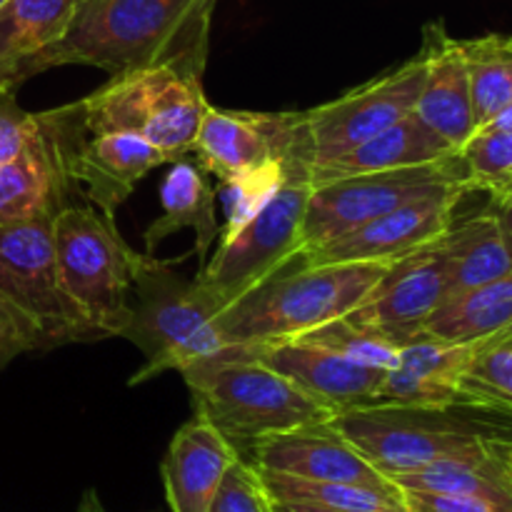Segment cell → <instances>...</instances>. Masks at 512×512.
<instances>
[{
  "label": "cell",
  "mask_w": 512,
  "mask_h": 512,
  "mask_svg": "<svg viewBox=\"0 0 512 512\" xmlns=\"http://www.w3.org/2000/svg\"><path fill=\"white\" fill-rule=\"evenodd\" d=\"M218 0H75L63 38L30 63L28 78L58 65L108 75L178 65L203 75Z\"/></svg>",
  "instance_id": "6da1fadb"
},
{
  "label": "cell",
  "mask_w": 512,
  "mask_h": 512,
  "mask_svg": "<svg viewBox=\"0 0 512 512\" xmlns=\"http://www.w3.org/2000/svg\"><path fill=\"white\" fill-rule=\"evenodd\" d=\"M390 265L385 260L305 263L298 255L230 303L215 323L228 345H258L305 335L368 303Z\"/></svg>",
  "instance_id": "7a4b0ae2"
},
{
  "label": "cell",
  "mask_w": 512,
  "mask_h": 512,
  "mask_svg": "<svg viewBox=\"0 0 512 512\" xmlns=\"http://www.w3.org/2000/svg\"><path fill=\"white\" fill-rule=\"evenodd\" d=\"M180 375L193 393L195 415L218 428L240 455L270 435L328 423L338 415L255 358L245 345H228Z\"/></svg>",
  "instance_id": "3957f363"
},
{
  "label": "cell",
  "mask_w": 512,
  "mask_h": 512,
  "mask_svg": "<svg viewBox=\"0 0 512 512\" xmlns=\"http://www.w3.org/2000/svg\"><path fill=\"white\" fill-rule=\"evenodd\" d=\"M70 105L85 133H135L168 163L193 153L210 108L203 75L178 65L110 75L108 83Z\"/></svg>",
  "instance_id": "277c9868"
},
{
  "label": "cell",
  "mask_w": 512,
  "mask_h": 512,
  "mask_svg": "<svg viewBox=\"0 0 512 512\" xmlns=\"http://www.w3.org/2000/svg\"><path fill=\"white\" fill-rule=\"evenodd\" d=\"M60 290L88 340L123 338L130 325L135 250L115 220L90 205H65L53 218Z\"/></svg>",
  "instance_id": "5b68a950"
},
{
  "label": "cell",
  "mask_w": 512,
  "mask_h": 512,
  "mask_svg": "<svg viewBox=\"0 0 512 512\" xmlns=\"http://www.w3.org/2000/svg\"><path fill=\"white\" fill-rule=\"evenodd\" d=\"M133 298V315L123 338L138 345L145 363L130 378V385L158 378L168 370L183 373L198 360L228 348L195 280H185L170 263L135 253Z\"/></svg>",
  "instance_id": "8992f818"
},
{
  "label": "cell",
  "mask_w": 512,
  "mask_h": 512,
  "mask_svg": "<svg viewBox=\"0 0 512 512\" xmlns=\"http://www.w3.org/2000/svg\"><path fill=\"white\" fill-rule=\"evenodd\" d=\"M450 410L363 405L335 415L330 423L385 478L453 458H475L503 445V435L448 418Z\"/></svg>",
  "instance_id": "52a82bcc"
},
{
  "label": "cell",
  "mask_w": 512,
  "mask_h": 512,
  "mask_svg": "<svg viewBox=\"0 0 512 512\" xmlns=\"http://www.w3.org/2000/svg\"><path fill=\"white\" fill-rule=\"evenodd\" d=\"M425 60L418 53L398 68L303 113H288V168L303 175L315 160L333 158L383 133L410 115L423 88ZM308 180V178H305Z\"/></svg>",
  "instance_id": "ba28073f"
},
{
  "label": "cell",
  "mask_w": 512,
  "mask_h": 512,
  "mask_svg": "<svg viewBox=\"0 0 512 512\" xmlns=\"http://www.w3.org/2000/svg\"><path fill=\"white\" fill-rule=\"evenodd\" d=\"M310 183L290 175L278 193L240 230L220 235L218 250L195 278V288L218 318L230 303L295 260L303 250Z\"/></svg>",
  "instance_id": "9c48e42d"
},
{
  "label": "cell",
  "mask_w": 512,
  "mask_h": 512,
  "mask_svg": "<svg viewBox=\"0 0 512 512\" xmlns=\"http://www.w3.org/2000/svg\"><path fill=\"white\" fill-rule=\"evenodd\" d=\"M0 303L33 330L40 350L88 340L60 290L53 220L0 225Z\"/></svg>",
  "instance_id": "30bf717a"
},
{
  "label": "cell",
  "mask_w": 512,
  "mask_h": 512,
  "mask_svg": "<svg viewBox=\"0 0 512 512\" xmlns=\"http://www.w3.org/2000/svg\"><path fill=\"white\" fill-rule=\"evenodd\" d=\"M455 178L465 180L458 153L453 158L438 160V163L310 185V198L303 218V250L330 243V240L370 223L378 215L398 208L423 190Z\"/></svg>",
  "instance_id": "8fae6325"
},
{
  "label": "cell",
  "mask_w": 512,
  "mask_h": 512,
  "mask_svg": "<svg viewBox=\"0 0 512 512\" xmlns=\"http://www.w3.org/2000/svg\"><path fill=\"white\" fill-rule=\"evenodd\" d=\"M50 118L58 130L70 188L108 220H115V210L150 170L168 163L160 150L135 133H85L73 105L50 110Z\"/></svg>",
  "instance_id": "7c38bea8"
},
{
  "label": "cell",
  "mask_w": 512,
  "mask_h": 512,
  "mask_svg": "<svg viewBox=\"0 0 512 512\" xmlns=\"http://www.w3.org/2000/svg\"><path fill=\"white\" fill-rule=\"evenodd\" d=\"M465 195H470V188L463 178L445 180L330 243L303 250L300 258L305 263H353V260L395 263L443 238Z\"/></svg>",
  "instance_id": "4fadbf2b"
},
{
  "label": "cell",
  "mask_w": 512,
  "mask_h": 512,
  "mask_svg": "<svg viewBox=\"0 0 512 512\" xmlns=\"http://www.w3.org/2000/svg\"><path fill=\"white\" fill-rule=\"evenodd\" d=\"M450 298L448 265L440 238L413 255L395 260L368 303L350 313L395 343H408L423 333V325Z\"/></svg>",
  "instance_id": "5bb4252c"
},
{
  "label": "cell",
  "mask_w": 512,
  "mask_h": 512,
  "mask_svg": "<svg viewBox=\"0 0 512 512\" xmlns=\"http://www.w3.org/2000/svg\"><path fill=\"white\" fill-rule=\"evenodd\" d=\"M240 458L263 473H280L323 483H360L388 488L395 485L330 423L303 425L250 445Z\"/></svg>",
  "instance_id": "9a60e30c"
},
{
  "label": "cell",
  "mask_w": 512,
  "mask_h": 512,
  "mask_svg": "<svg viewBox=\"0 0 512 512\" xmlns=\"http://www.w3.org/2000/svg\"><path fill=\"white\" fill-rule=\"evenodd\" d=\"M245 348L265 365L293 380L305 393L330 405L335 413L375 405V393L385 375L353 363L343 353L308 335L268 340V343L245 345Z\"/></svg>",
  "instance_id": "2e32d148"
},
{
  "label": "cell",
  "mask_w": 512,
  "mask_h": 512,
  "mask_svg": "<svg viewBox=\"0 0 512 512\" xmlns=\"http://www.w3.org/2000/svg\"><path fill=\"white\" fill-rule=\"evenodd\" d=\"M38 115L33 135L15 158L0 163V225L53 220L73 193L50 110Z\"/></svg>",
  "instance_id": "e0dca14e"
},
{
  "label": "cell",
  "mask_w": 512,
  "mask_h": 512,
  "mask_svg": "<svg viewBox=\"0 0 512 512\" xmlns=\"http://www.w3.org/2000/svg\"><path fill=\"white\" fill-rule=\"evenodd\" d=\"M193 150L200 168L218 180L235 178L270 160L288 163V113H248L210 105Z\"/></svg>",
  "instance_id": "ac0fdd59"
},
{
  "label": "cell",
  "mask_w": 512,
  "mask_h": 512,
  "mask_svg": "<svg viewBox=\"0 0 512 512\" xmlns=\"http://www.w3.org/2000/svg\"><path fill=\"white\" fill-rule=\"evenodd\" d=\"M420 55L425 60V75L413 113L455 150H460V145L475 133L463 40L453 38L443 20H433L423 28Z\"/></svg>",
  "instance_id": "d6986e66"
},
{
  "label": "cell",
  "mask_w": 512,
  "mask_h": 512,
  "mask_svg": "<svg viewBox=\"0 0 512 512\" xmlns=\"http://www.w3.org/2000/svg\"><path fill=\"white\" fill-rule=\"evenodd\" d=\"M475 343L418 335L400 348L398 368L380 380L375 405H400L420 410L460 408L458 383L473 355Z\"/></svg>",
  "instance_id": "ffe728a7"
},
{
  "label": "cell",
  "mask_w": 512,
  "mask_h": 512,
  "mask_svg": "<svg viewBox=\"0 0 512 512\" xmlns=\"http://www.w3.org/2000/svg\"><path fill=\"white\" fill-rule=\"evenodd\" d=\"M240 453L218 428L195 415L170 440L160 463L165 498L173 512H208Z\"/></svg>",
  "instance_id": "44dd1931"
},
{
  "label": "cell",
  "mask_w": 512,
  "mask_h": 512,
  "mask_svg": "<svg viewBox=\"0 0 512 512\" xmlns=\"http://www.w3.org/2000/svg\"><path fill=\"white\" fill-rule=\"evenodd\" d=\"M455 153L458 150L448 140L440 138L418 115L410 113L395 125L385 128L383 133L358 143L355 148L333 155V158L310 163L305 168V178L310 185H320L338 178H353V175L438 163V160L453 158Z\"/></svg>",
  "instance_id": "7402d4cb"
},
{
  "label": "cell",
  "mask_w": 512,
  "mask_h": 512,
  "mask_svg": "<svg viewBox=\"0 0 512 512\" xmlns=\"http://www.w3.org/2000/svg\"><path fill=\"white\" fill-rule=\"evenodd\" d=\"M173 168L160 185L163 215L145 230L143 240L148 253H153L165 238L183 228L195 230V255L205 265L210 248L220 238V225L215 218V190L210 188L205 170L190 160H173Z\"/></svg>",
  "instance_id": "603a6c76"
},
{
  "label": "cell",
  "mask_w": 512,
  "mask_h": 512,
  "mask_svg": "<svg viewBox=\"0 0 512 512\" xmlns=\"http://www.w3.org/2000/svg\"><path fill=\"white\" fill-rule=\"evenodd\" d=\"M75 0H5L0 5V85L15 88L48 45L63 38Z\"/></svg>",
  "instance_id": "cb8c5ba5"
},
{
  "label": "cell",
  "mask_w": 512,
  "mask_h": 512,
  "mask_svg": "<svg viewBox=\"0 0 512 512\" xmlns=\"http://www.w3.org/2000/svg\"><path fill=\"white\" fill-rule=\"evenodd\" d=\"M508 443L493 453L475 455V458H453L425 465L420 470L393 475V483L400 490H425V493L465 495L490 503L493 508L512 512V473L508 468Z\"/></svg>",
  "instance_id": "d4e9b609"
},
{
  "label": "cell",
  "mask_w": 512,
  "mask_h": 512,
  "mask_svg": "<svg viewBox=\"0 0 512 512\" xmlns=\"http://www.w3.org/2000/svg\"><path fill=\"white\" fill-rule=\"evenodd\" d=\"M440 248L448 265L450 295L512 273L508 245L490 210L465 220H453L440 238Z\"/></svg>",
  "instance_id": "484cf974"
},
{
  "label": "cell",
  "mask_w": 512,
  "mask_h": 512,
  "mask_svg": "<svg viewBox=\"0 0 512 512\" xmlns=\"http://www.w3.org/2000/svg\"><path fill=\"white\" fill-rule=\"evenodd\" d=\"M512 328V273L450 295L423 325V333L448 343H478Z\"/></svg>",
  "instance_id": "4316f807"
},
{
  "label": "cell",
  "mask_w": 512,
  "mask_h": 512,
  "mask_svg": "<svg viewBox=\"0 0 512 512\" xmlns=\"http://www.w3.org/2000/svg\"><path fill=\"white\" fill-rule=\"evenodd\" d=\"M265 493L273 503H303L318 508L353 510V512H408L403 490L398 485L375 488L360 483H323V480H300L280 473L258 470Z\"/></svg>",
  "instance_id": "83f0119b"
},
{
  "label": "cell",
  "mask_w": 512,
  "mask_h": 512,
  "mask_svg": "<svg viewBox=\"0 0 512 512\" xmlns=\"http://www.w3.org/2000/svg\"><path fill=\"white\" fill-rule=\"evenodd\" d=\"M460 408L512 418V328L478 340L458 383Z\"/></svg>",
  "instance_id": "f1b7e54d"
},
{
  "label": "cell",
  "mask_w": 512,
  "mask_h": 512,
  "mask_svg": "<svg viewBox=\"0 0 512 512\" xmlns=\"http://www.w3.org/2000/svg\"><path fill=\"white\" fill-rule=\"evenodd\" d=\"M473 95L475 130L512 103V35H480L463 40Z\"/></svg>",
  "instance_id": "f546056e"
},
{
  "label": "cell",
  "mask_w": 512,
  "mask_h": 512,
  "mask_svg": "<svg viewBox=\"0 0 512 512\" xmlns=\"http://www.w3.org/2000/svg\"><path fill=\"white\" fill-rule=\"evenodd\" d=\"M308 338L318 340V343L330 345L333 350L343 353L345 358H350L353 363L363 365V368L378 370V373H390V370L398 368L400 363V348L403 345L390 340L388 335L378 333L370 325L358 323L350 315L338 320H330V323L320 325V328L305 333Z\"/></svg>",
  "instance_id": "4dcf8cb0"
},
{
  "label": "cell",
  "mask_w": 512,
  "mask_h": 512,
  "mask_svg": "<svg viewBox=\"0 0 512 512\" xmlns=\"http://www.w3.org/2000/svg\"><path fill=\"white\" fill-rule=\"evenodd\" d=\"M458 155L470 193L493 195L512 183V130H475Z\"/></svg>",
  "instance_id": "1f68e13d"
},
{
  "label": "cell",
  "mask_w": 512,
  "mask_h": 512,
  "mask_svg": "<svg viewBox=\"0 0 512 512\" xmlns=\"http://www.w3.org/2000/svg\"><path fill=\"white\" fill-rule=\"evenodd\" d=\"M290 168L285 160H270L260 168L240 173L235 178L220 180V195L225 205V228L220 235H230L243 228L270 198L280 190V185L290 178ZM303 178V175H300Z\"/></svg>",
  "instance_id": "d6a6232c"
},
{
  "label": "cell",
  "mask_w": 512,
  "mask_h": 512,
  "mask_svg": "<svg viewBox=\"0 0 512 512\" xmlns=\"http://www.w3.org/2000/svg\"><path fill=\"white\" fill-rule=\"evenodd\" d=\"M208 512H273V500L265 493L258 468L245 458L230 465Z\"/></svg>",
  "instance_id": "836d02e7"
},
{
  "label": "cell",
  "mask_w": 512,
  "mask_h": 512,
  "mask_svg": "<svg viewBox=\"0 0 512 512\" xmlns=\"http://www.w3.org/2000/svg\"><path fill=\"white\" fill-rule=\"evenodd\" d=\"M38 125V115L28 113L15 100V88L0 85V163L23 150Z\"/></svg>",
  "instance_id": "e575fe53"
},
{
  "label": "cell",
  "mask_w": 512,
  "mask_h": 512,
  "mask_svg": "<svg viewBox=\"0 0 512 512\" xmlns=\"http://www.w3.org/2000/svg\"><path fill=\"white\" fill-rule=\"evenodd\" d=\"M408 512H503L490 503L465 495L425 493V490H403Z\"/></svg>",
  "instance_id": "d590c367"
},
{
  "label": "cell",
  "mask_w": 512,
  "mask_h": 512,
  "mask_svg": "<svg viewBox=\"0 0 512 512\" xmlns=\"http://www.w3.org/2000/svg\"><path fill=\"white\" fill-rule=\"evenodd\" d=\"M33 350H40L33 330L8 305L0 303V370L13 363L18 355L33 353Z\"/></svg>",
  "instance_id": "8d00e7d4"
},
{
  "label": "cell",
  "mask_w": 512,
  "mask_h": 512,
  "mask_svg": "<svg viewBox=\"0 0 512 512\" xmlns=\"http://www.w3.org/2000/svg\"><path fill=\"white\" fill-rule=\"evenodd\" d=\"M490 213H493L495 223H498L500 233H503L505 245H508V253L512 258V183L508 188L498 190V193L490 195Z\"/></svg>",
  "instance_id": "74e56055"
},
{
  "label": "cell",
  "mask_w": 512,
  "mask_h": 512,
  "mask_svg": "<svg viewBox=\"0 0 512 512\" xmlns=\"http://www.w3.org/2000/svg\"><path fill=\"white\" fill-rule=\"evenodd\" d=\"M478 130H512V103L505 105L495 118H490L488 123L480 125Z\"/></svg>",
  "instance_id": "f35d334b"
},
{
  "label": "cell",
  "mask_w": 512,
  "mask_h": 512,
  "mask_svg": "<svg viewBox=\"0 0 512 512\" xmlns=\"http://www.w3.org/2000/svg\"><path fill=\"white\" fill-rule=\"evenodd\" d=\"M273 512H353V510L318 508V505H303V503H273Z\"/></svg>",
  "instance_id": "ab89813d"
},
{
  "label": "cell",
  "mask_w": 512,
  "mask_h": 512,
  "mask_svg": "<svg viewBox=\"0 0 512 512\" xmlns=\"http://www.w3.org/2000/svg\"><path fill=\"white\" fill-rule=\"evenodd\" d=\"M80 512H103L98 508V500H93V495H88V498H85V503H83V510Z\"/></svg>",
  "instance_id": "60d3db41"
},
{
  "label": "cell",
  "mask_w": 512,
  "mask_h": 512,
  "mask_svg": "<svg viewBox=\"0 0 512 512\" xmlns=\"http://www.w3.org/2000/svg\"><path fill=\"white\" fill-rule=\"evenodd\" d=\"M508 468H510V473H512V440L508 443Z\"/></svg>",
  "instance_id": "b9f144b4"
},
{
  "label": "cell",
  "mask_w": 512,
  "mask_h": 512,
  "mask_svg": "<svg viewBox=\"0 0 512 512\" xmlns=\"http://www.w3.org/2000/svg\"><path fill=\"white\" fill-rule=\"evenodd\" d=\"M5 3V0H0V5H3Z\"/></svg>",
  "instance_id": "7bdbcfd3"
}]
</instances>
